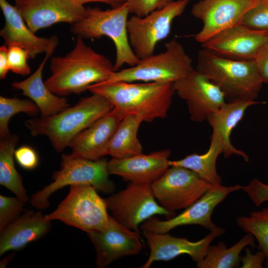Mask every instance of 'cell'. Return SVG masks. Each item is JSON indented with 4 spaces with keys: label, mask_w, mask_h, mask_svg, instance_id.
<instances>
[{
    "label": "cell",
    "mask_w": 268,
    "mask_h": 268,
    "mask_svg": "<svg viewBox=\"0 0 268 268\" xmlns=\"http://www.w3.org/2000/svg\"><path fill=\"white\" fill-rule=\"evenodd\" d=\"M83 39L76 36L70 52L51 58V74L45 83L53 93L63 97L79 94L93 84L107 81L116 71L114 64L87 45Z\"/></svg>",
    "instance_id": "6da1fadb"
},
{
    "label": "cell",
    "mask_w": 268,
    "mask_h": 268,
    "mask_svg": "<svg viewBox=\"0 0 268 268\" xmlns=\"http://www.w3.org/2000/svg\"><path fill=\"white\" fill-rule=\"evenodd\" d=\"M88 90L106 98L123 116L135 115L146 122L166 118L175 93L172 83L156 82L99 83Z\"/></svg>",
    "instance_id": "7a4b0ae2"
},
{
    "label": "cell",
    "mask_w": 268,
    "mask_h": 268,
    "mask_svg": "<svg viewBox=\"0 0 268 268\" xmlns=\"http://www.w3.org/2000/svg\"><path fill=\"white\" fill-rule=\"evenodd\" d=\"M91 93L56 115L28 119L25 125L32 136H46L55 150L61 152L77 134L114 109L103 95Z\"/></svg>",
    "instance_id": "3957f363"
},
{
    "label": "cell",
    "mask_w": 268,
    "mask_h": 268,
    "mask_svg": "<svg viewBox=\"0 0 268 268\" xmlns=\"http://www.w3.org/2000/svg\"><path fill=\"white\" fill-rule=\"evenodd\" d=\"M196 69L216 84L229 102L255 101L264 83L254 60H232L203 48L198 52Z\"/></svg>",
    "instance_id": "277c9868"
},
{
    "label": "cell",
    "mask_w": 268,
    "mask_h": 268,
    "mask_svg": "<svg viewBox=\"0 0 268 268\" xmlns=\"http://www.w3.org/2000/svg\"><path fill=\"white\" fill-rule=\"evenodd\" d=\"M129 9L127 3L106 10L99 7H88L84 16L70 25V31L83 39L110 38L116 48L115 71L125 64L130 67L140 61L130 44L127 30Z\"/></svg>",
    "instance_id": "5b68a950"
},
{
    "label": "cell",
    "mask_w": 268,
    "mask_h": 268,
    "mask_svg": "<svg viewBox=\"0 0 268 268\" xmlns=\"http://www.w3.org/2000/svg\"><path fill=\"white\" fill-rule=\"evenodd\" d=\"M109 175L108 161L105 159L92 160L62 154L61 168L53 173V181L33 194L30 203L36 208L45 209L49 205L50 196L68 185L88 184L103 193H112L115 185Z\"/></svg>",
    "instance_id": "8992f818"
},
{
    "label": "cell",
    "mask_w": 268,
    "mask_h": 268,
    "mask_svg": "<svg viewBox=\"0 0 268 268\" xmlns=\"http://www.w3.org/2000/svg\"><path fill=\"white\" fill-rule=\"evenodd\" d=\"M192 60L183 46L173 39L165 44V50L140 60L129 68L116 71L106 81L172 83L184 77L194 68Z\"/></svg>",
    "instance_id": "52a82bcc"
},
{
    "label": "cell",
    "mask_w": 268,
    "mask_h": 268,
    "mask_svg": "<svg viewBox=\"0 0 268 268\" xmlns=\"http://www.w3.org/2000/svg\"><path fill=\"white\" fill-rule=\"evenodd\" d=\"M105 199L88 184L70 186L69 192L57 208L45 215L46 219L58 220L87 233L102 231L109 224L110 216Z\"/></svg>",
    "instance_id": "ba28073f"
},
{
    "label": "cell",
    "mask_w": 268,
    "mask_h": 268,
    "mask_svg": "<svg viewBox=\"0 0 268 268\" xmlns=\"http://www.w3.org/2000/svg\"><path fill=\"white\" fill-rule=\"evenodd\" d=\"M191 1L173 0L146 16L133 15L129 18L127 30L130 44L139 60L154 54L157 43L170 34L174 20L183 13Z\"/></svg>",
    "instance_id": "9c48e42d"
},
{
    "label": "cell",
    "mask_w": 268,
    "mask_h": 268,
    "mask_svg": "<svg viewBox=\"0 0 268 268\" xmlns=\"http://www.w3.org/2000/svg\"><path fill=\"white\" fill-rule=\"evenodd\" d=\"M150 186L158 203L173 213L192 205L214 186L193 171L179 166H170Z\"/></svg>",
    "instance_id": "30bf717a"
},
{
    "label": "cell",
    "mask_w": 268,
    "mask_h": 268,
    "mask_svg": "<svg viewBox=\"0 0 268 268\" xmlns=\"http://www.w3.org/2000/svg\"><path fill=\"white\" fill-rule=\"evenodd\" d=\"M112 216L128 228L140 233L139 224L156 215L174 213L156 201L150 184L130 183L126 188L105 199Z\"/></svg>",
    "instance_id": "8fae6325"
},
{
    "label": "cell",
    "mask_w": 268,
    "mask_h": 268,
    "mask_svg": "<svg viewBox=\"0 0 268 268\" xmlns=\"http://www.w3.org/2000/svg\"><path fill=\"white\" fill-rule=\"evenodd\" d=\"M242 187L239 184L214 186L179 214L166 220H160L153 216L143 222L141 228L142 231L162 233L180 226L199 225L211 231L217 227L211 220L214 209L229 194L242 190Z\"/></svg>",
    "instance_id": "7c38bea8"
},
{
    "label": "cell",
    "mask_w": 268,
    "mask_h": 268,
    "mask_svg": "<svg viewBox=\"0 0 268 268\" xmlns=\"http://www.w3.org/2000/svg\"><path fill=\"white\" fill-rule=\"evenodd\" d=\"M175 93L187 104L190 119L202 122L226 103L222 91L206 75L194 69L173 83Z\"/></svg>",
    "instance_id": "4fadbf2b"
},
{
    "label": "cell",
    "mask_w": 268,
    "mask_h": 268,
    "mask_svg": "<svg viewBox=\"0 0 268 268\" xmlns=\"http://www.w3.org/2000/svg\"><path fill=\"white\" fill-rule=\"evenodd\" d=\"M256 0H200L191 9L192 15L201 21V30L194 35L202 44L220 32L241 23Z\"/></svg>",
    "instance_id": "5bb4252c"
},
{
    "label": "cell",
    "mask_w": 268,
    "mask_h": 268,
    "mask_svg": "<svg viewBox=\"0 0 268 268\" xmlns=\"http://www.w3.org/2000/svg\"><path fill=\"white\" fill-rule=\"evenodd\" d=\"M87 234L95 249L96 263L99 268L124 257L136 255L143 248L140 233L125 227L112 216L106 229Z\"/></svg>",
    "instance_id": "9a60e30c"
},
{
    "label": "cell",
    "mask_w": 268,
    "mask_h": 268,
    "mask_svg": "<svg viewBox=\"0 0 268 268\" xmlns=\"http://www.w3.org/2000/svg\"><path fill=\"white\" fill-rule=\"evenodd\" d=\"M14 6L34 33L58 23L72 24L86 12L73 0H15Z\"/></svg>",
    "instance_id": "2e32d148"
},
{
    "label": "cell",
    "mask_w": 268,
    "mask_h": 268,
    "mask_svg": "<svg viewBox=\"0 0 268 268\" xmlns=\"http://www.w3.org/2000/svg\"><path fill=\"white\" fill-rule=\"evenodd\" d=\"M225 232L224 229L217 226L204 238L193 242L185 238L173 236L168 232L156 233L143 231L150 254L141 268H149L156 261H168L182 255H189L197 264L203 259L211 242Z\"/></svg>",
    "instance_id": "e0dca14e"
},
{
    "label": "cell",
    "mask_w": 268,
    "mask_h": 268,
    "mask_svg": "<svg viewBox=\"0 0 268 268\" xmlns=\"http://www.w3.org/2000/svg\"><path fill=\"white\" fill-rule=\"evenodd\" d=\"M268 40V30H256L240 23L220 32L201 46L225 58L252 61Z\"/></svg>",
    "instance_id": "ac0fdd59"
},
{
    "label": "cell",
    "mask_w": 268,
    "mask_h": 268,
    "mask_svg": "<svg viewBox=\"0 0 268 268\" xmlns=\"http://www.w3.org/2000/svg\"><path fill=\"white\" fill-rule=\"evenodd\" d=\"M170 155L169 149H163L148 154L142 153L126 158H112L108 161V172L130 183L150 184L170 167Z\"/></svg>",
    "instance_id": "d6986e66"
},
{
    "label": "cell",
    "mask_w": 268,
    "mask_h": 268,
    "mask_svg": "<svg viewBox=\"0 0 268 268\" xmlns=\"http://www.w3.org/2000/svg\"><path fill=\"white\" fill-rule=\"evenodd\" d=\"M124 117L114 108L73 138L68 145L70 154L92 160L108 155L112 138Z\"/></svg>",
    "instance_id": "ffe728a7"
},
{
    "label": "cell",
    "mask_w": 268,
    "mask_h": 268,
    "mask_svg": "<svg viewBox=\"0 0 268 268\" xmlns=\"http://www.w3.org/2000/svg\"><path fill=\"white\" fill-rule=\"evenodd\" d=\"M58 43L57 36L54 35L49 49L35 72L26 79L14 81L11 84L14 89L21 91L22 95L29 98L36 104L42 118L56 115L70 106L66 98L57 95L50 90L42 78L44 66Z\"/></svg>",
    "instance_id": "44dd1931"
},
{
    "label": "cell",
    "mask_w": 268,
    "mask_h": 268,
    "mask_svg": "<svg viewBox=\"0 0 268 268\" xmlns=\"http://www.w3.org/2000/svg\"><path fill=\"white\" fill-rule=\"evenodd\" d=\"M0 7L4 18V25L0 31L4 45H17L29 53L34 59L49 49L54 35L49 38L36 36L28 27L15 6L6 0H0Z\"/></svg>",
    "instance_id": "7402d4cb"
},
{
    "label": "cell",
    "mask_w": 268,
    "mask_h": 268,
    "mask_svg": "<svg viewBox=\"0 0 268 268\" xmlns=\"http://www.w3.org/2000/svg\"><path fill=\"white\" fill-rule=\"evenodd\" d=\"M259 102L253 100L237 99L226 102L222 107L210 114L207 121L212 129L211 138L218 141L223 149L225 158L233 155L242 157L248 162L249 157L246 153L232 144L230 135L232 131L243 119L246 110Z\"/></svg>",
    "instance_id": "603a6c76"
},
{
    "label": "cell",
    "mask_w": 268,
    "mask_h": 268,
    "mask_svg": "<svg viewBox=\"0 0 268 268\" xmlns=\"http://www.w3.org/2000/svg\"><path fill=\"white\" fill-rule=\"evenodd\" d=\"M51 221L40 211L25 212L0 233V256L21 250L43 237L49 231Z\"/></svg>",
    "instance_id": "cb8c5ba5"
},
{
    "label": "cell",
    "mask_w": 268,
    "mask_h": 268,
    "mask_svg": "<svg viewBox=\"0 0 268 268\" xmlns=\"http://www.w3.org/2000/svg\"><path fill=\"white\" fill-rule=\"evenodd\" d=\"M18 141V136L11 133L0 138V184L27 202L29 198L14 163L15 148Z\"/></svg>",
    "instance_id": "d4e9b609"
},
{
    "label": "cell",
    "mask_w": 268,
    "mask_h": 268,
    "mask_svg": "<svg viewBox=\"0 0 268 268\" xmlns=\"http://www.w3.org/2000/svg\"><path fill=\"white\" fill-rule=\"evenodd\" d=\"M142 119L135 115L125 116L117 128L110 143L108 155L123 158L142 153L137 132Z\"/></svg>",
    "instance_id": "484cf974"
},
{
    "label": "cell",
    "mask_w": 268,
    "mask_h": 268,
    "mask_svg": "<svg viewBox=\"0 0 268 268\" xmlns=\"http://www.w3.org/2000/svg\"><path fill=\"white\" fill-rule=\"evenodd\" d=\"M223 149L221 144L211 138L207 151L201 154L193 153L178 160H169V166H179L195 172L200 178L211 185H222V180L216 170V160Z\"/></svg>",
    "instance_id": "4316f807"
},
{
    "label": "cell",
    "mask_w": 268,
    "mask_h": 268,
    "mask_svg": "<svg viewBox=\"0 0 268 268\" xmlns=\"http://www.w3.org/2000/svg\"><path fill=\"white\" fill-rule=\"evenodd\" d=\"M255 238L250 233L245 235L234 245L227 248L224 242L209 245L203 259L197 263L198 268H239L240 254L247 246H255Z\"/></svg>",
    "instance_id": "83f0119b"
},
{
    "label": "cell",
    "mask_w": 268,
    "mask_h": 268,
    "mask_svg": "<svg viewBox=\"0 0 268 268\" xmlns=\"http://www.w3.org/2000/svg\"><path fill=\"white\" fill-rule=\"evenodd\" d=\"M237 224L243 231L251 234L259 243V246L266 256L268 267V207L252 211L249 216H240Z\"/></svg>",
    "instance_id": "f1b7e54d"
},
{
    "label": "cell",
    "mask_w": 268,
    "mask_h": 268,
    "mask_svg": "<svg viewBox=\"0 0 268 268\" xmlns=\"http://www.w3.org/2000/svg\"><path fill=\"white\" fill-rule=\"evenodd\" d=\"M20 112L35 117L40 112V110L31 99L0 96V137L5 136L11 133L8 128L9 122L13 116Z\"/></svg>",
    "instance_id": "f546056e"
},
{
    "label": "cell",
    "mask_w": 268,
    "mask_h": 268,
    "mask_svg": "<svg viewBox=\"0 0 268 268\" xmlns=\"http://www.w3.org/2000/svg\"><path fill=\"white\" fill-rule=\"evenodd\" d=\"M241 24L256 30H268V0H256L244 14Z\"/></svg>",
    "instance_id": "4dcf8cb0"
},
{
    "label": "cell",
    "mask_w": 268,
    "mask_h": 268,
    "mask_svg": "<svg viewBox=\"0 0 268 268\" xmlns=\"http://www.w3.org/2000/svg\"><path fill=\"white\" fill-rule=\"evenodd\" d=\"M25 202L17 197L0 195V232L18 218Z\"/></svg>",
    "instance_id": "1f68e13d"
},
{
    "label": "cell",
    "mask_w": 268,
    "mask_h": 268,
    "mask_svg": "<svg viewBox=\"0 0 268 268\" xmlns=\"http://www.w3.org/2000/svg\"><path fill=\"white\" fill-rule=\"evenodd\" d=\"M7 47V59L9 70L13 73L25 76L31 73L27 61L30 59L28 52L15 44Z\"/></svg>",
    "instance_id": "d6a6232c"
},
{
    "label": "cell",
    "mask_w": 268,
    "mask_h": 268,
    "mask_svg": "<svg viewBox=\"0 0 268 268\" xmlns=\"http://www.w3.org/2000/svg\"><path fill=\"white\" fill-rule=\"evenodd\" d=\"M172 1L173 0H128L127 3L130 13L143 17L165 7Z\"/></svg>",
    "instance_id": "836d02e7"
},
{
    "label": "cell",
    "mask_w": 268,
    "mask_h": 268,
    "mask_svg": "<svg viewBox=\"0 0 268 268\" xmlns=\"http://www.w3.org/2000/svg\"><path fill=\"white\" fill-rule=\"evenodd\" d=\"M242 190L248 195L253 203L259 207L268 201V184L257 178H253Z\"/></svg>",
    "instance_id": "e575fe53"
},
{
    "label": "cell",
    "mask_w": 268,
    "mask_h": 268,
    "mask_svg": "<svg viewBox=\"0 0 268 268\" xmlns=\"http://www.w3.org/2000/svg\"><path fill=\"white\" fill-rule=\"evenodd\" d=\"M14 158L20 166L26 170L35 169L39 163V157L34 149L22 145L16 149Z\"/></svg>",
    "instance_id": "d590c367"
},
{
    "label": "cell",
    "mask_w": 268,
    "mask_h": 268,
    "mask_svg": "<svg viewBox=\"0 0 268 268\" xmlns=\"http://www.w3.org/2000/svg\"><path fill=\"white\" fill-rule=\"evenodd\" d=\"M245 255L240 258L242 268H262L263 264L266 260L265 253L260 250L252 254L248 248L245 249Z\"/></svg>",
    "instance_id": "8d00e7d4"
},
{
    "label": "cell",
    "mask_w": 268,
    "mask_h": 268,
    "mask_svg": "<svg viewBox=\"0 0 268 268\" xmlns=\"http://www.w3.org/2000/svg\"><path fill=\"white\" fill-rule=\"evenodd\" d=\"M264 83H268V40L254 60Z\"/></svg>",
    "instance_id": "74e56055"
},
{
    "label": "cell",
    "mask_w": 268,
    "mask_h": 268,
    "mask_svg": "<svg viewBox=\"0 0 268 268\" xmlns=\"http://www.w3.org/2000/svg\"><path fill=\"white\" fill-rule=\"evenodd\" d=\"M10 70L7 59V47L5 45L0 47V79H3Z\"/></svg>",
    "instance_id": "f35d334b"
},
{
    "label": "cell",
    "mask_w": 268,
    "mask_h": 268,
    "mask_svg": "<svg viewBox=\"0 0 268 268\" xmlns=\"http://www.w3.org/2000/svg\"><path fill=\"white\" fill-rule=\"evenodd\" d=\"M77 3L84 5L89 2H97L106 3L110 5L112 8L120 6L126 3L128 0H73Z\"/></svg>",
    "instance_id": "ab89813d"
},
{
    "label": "cell",
    "mask_w": 268,
    "mask_h": 268,
    "mask_svg": "<svg viewBox=\"0 0 268 268\" xmlns=\"http://www.w3.org/2000/svg\"><path fill=\"white\" fill-rule=\"evenodd\" d=\"M267 184H268V183H267Z\"/></svg>",
    "instance_id": "60d3db41"
}]
</instances>
